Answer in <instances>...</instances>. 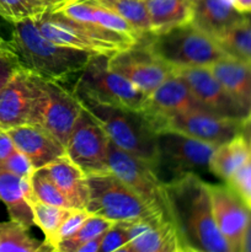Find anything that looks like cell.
I'll use <instances>...</instances> for the list:
<instances>
[{
  "label": "cell",
  "mask_w": 251,
  "mask_h": 252,
  "mask_svg": "<svg viewBox=\"0 0 251 252\" xmlns=\"http://www.w3.org/2000/svg\"><path fill=\"white\" fill-rule=\"evenodd\" d=\"M172 223L185 251L231 252L214 220L207 182L189 172L165 182Z\"/></svg>",
  "instance_id": "obj_1"
},
{
  "label": "cell",
  "mask_w": 251,
  "mask_h": 252,
  "mask_svg": "<svg viewBox=\"0 0 251 252\" xmlns=\"http://www.w3.org/2000/svg\"><path fill=\"white\" fill-rule=\"evenodd\" d=\"M11 42L24 66L42 78L54 81H62L80 73L96 56L47 38L37 26L36 16L14 24Z\"/></svg>",
  "instance_id": "obj_2"
},
{
  "label": "cell",
  "mask_w": 251,
  "mask_h": 252,
  "mask_svg": "<svg viewBox=\"0 0 251 252\" xmlns=\"http://www.w3.org/2000/svg\"><path fill=\"white\" fill-rule=\"evenodd\" d=\"M73 93L102 126L113 144L145 160L157 170V130L144 113L98 101L79 89H73Z\"/></svg>",
  "instance_id": "obj_3"
},
{
  "label": "cell",
  "mask_w": 251,
  "mask_h": 252,
  "mask_svg": "<svg viewBox=\"0 0 251 252\" xmlns=\"http://www.w3.org/2000/svg\"><path fill=\"white\" fill-rule=\"evenodd\" d=\"M139 41L174 69L211 66L225 56L213 37L204 33L191 22L150 33Z\"/></svg>",
  "instance_id": "obj_4"
},
{
  "label": "cell",
  "mask_w": 251,
  "mask_h": 252,
  "mask_svg": "<svg viewBox=\"0 0 251 252\" xmlns=\"http://www.w3.org/2000/svg\"><path fill=\"white\" fill-rule=\"evenodd\" d=\"M86 176L89 186L86 211L90 214L100 216L115 223L167 220L111 170Z\"/></svg>",
  "instance_id": "obj_5"
},
{
  "label": "cell",
  "mask_w": 251,
  "mask_h": 252,
  "mask_svg": "<svg viewBox=\"0 0 251 252\" xmlns=\"http://www.w3.org/2000/svg\"><path fill=\"white\" fill-rule=\"evenodd\" d=\"M39 31L52 41L94 54L112 56L137 41L91 22H81L51 10L36 16Z\"/></svg>",
  "instance_id": "obj_6"
},
{
  "label": "cell",
  "mask_w": 251,
  "mask_h": 252,
  "mask_svg": "<svg viewBox=\"0 0 251 252\" xmlns=\"http://www.w3.org/2000/svg\"><path fill=\"white\" fill-rule=\"evenodd\" d=\"M108 57L96 54L80 71L74 89L102 102L143 112L148 95L121 74L108 68Z\"/></svg>",
  "instance_id": "obj_7"
},
{
  "label": "cell",
  "mask_w": 251,
  "mask_h": 252,
  "mask_svg": "<svg viewBox=\"0 0 251 252\" xmlns=\"http://www.w3.org/2000/svg\"><path fill=\"white\" fill-rule=\"evenodd\" d=\"M108 167L150 207L172 221L166 186L152 164L122 150L110 140Z\"/></svg>",
  "instance_id": "obj_8"
},
{
  "label": "cell",
  "mask_w": 251,
  "mask_h": 252,
  "mask_svg": "<svg viewBox=\"0 0 251 252\" xmlns=\"http://www.w3.org/2000/svg\"><path fill=\"white\" fill-rule=\"evenodd\" d=\"M83 106L73 91L59 81L41 79V91L30 125L37 126L53 135L65 147Z\"/></svg>",
  "instance_id": "obj_9"
},
{
  "label": "cell",
  "mask_w": 251,
  "mask_h": 252,
  "mask_svg": "<svg viewBox=\"0 0 251 252\" xmlns=\"http://www.w3.org/2000/svg\"><path fill=\"white\" fill-rule=\"evenodd\" d=\"M214 150L216 147L209 143L176 130L161 129L157 132V172L164 169L176 179L189 172L209 171Z\"/></svg>",
  "instance_id": "obj_10"
},
{
  "label": "cell",
  "mask_w": 251,
  "mask_h": 252,
  "mask_svg": "<svg viewBox=\"0 0 251 252\" xmlns=\"http://www.w3.org/2000/svg\"><path fill=\"white\" fill-rule=\"evenodd\" d=\"M108 144L102 126L83 107L65 145L69 159L86 175L108 171Z\"/></svg>",
  "instance_id": "obj_11"
},
{
  "label": "cell",
  "mask_w": 251,
  "mask_h": 252,
  "mask_svg": "<svg viewBox=\"0 0 251 252\" xmlns=\"http://www.w3.org/2000/svg\"><path fill=\"white\" fill-rule=\"evenodd\" d=\"M108 68L125 76L147 95L174 71V68L153 54L140 41L108 57Z\"/></svg>",
  "instance_id": "obj_12"
},
{
  "label": "cell",
  "mask_w": 251,
  "mask_h": 252,
  "mask_svg": "<svg viewBox=\"0 0 251 252\" xmlns=\"http://www.w3.org/2000/svg\"><path fill=\"white\" fill-rule=\"evenodd\" d=\"M41 79L26 66L20 68L0 91V128L10 129L30 125L39 91Z\"/></svg>",
  "instance_id": "obj_13"
},
{
  "label": "cell",
  "mask_w": 251,
  "mask_h": 252,
  "mask_svg": "<svg viewBox=\"0 0 251 252\" xmlns=\"http://www.w3.org/2000/svg\"><path fill=\"white\" fill-rule=\"evenodd\" d=\"M241 122L243 121L221 117L206 108L197 107L166 118L159 130H176L218 147L241 133Z\"/></svg>",
  "instance_id": "obj_14"
},
{
  "label": "cell",
  "mask_w": 251,
  "mask_h": 252,
  "mask_svg": "<svg viewBox=\"0 0 251 252\" xmlns=\"http://www.w3.org/2000/svg\"><path fill=\"white\" fill-rule=\"evenodd\" d=\"M174 70L186 81L197 102L206 110L221 117L238 121H244L250 113L225 90L209 66L180 68Z\"/></svg>",
  "instance_id": "obj_15"
},
{
  "label": "cell",
  "mask_w": 251,
  "mask_h": 252,
  "mask_svg": "<svg viewBox=\"0 0 251 252\" xmlns=\"http://www.w3.org/2000/svg\"><path fill=\"white\" fill-rule=\"evenodd\" d=\"M214 220L231 252H240L251 209L228 185L208 184Z\"/></svg>",
  "instance_id": "obj_16"
},
{
  "label": "cell",
  "mask_w": 251,
  "mask_h": 252,
  "mask_svg": "<svg viewBox=\"0 0 251 252\" xmlns=\"http://www.w3.org/2000/svg\"><path fill=\"white\" fill-rule=\"evenodd\" d=\"M197 107L202 106L192 95L186 81L174 70L148 95L147 105L143 113L157 132L166 118Z\"/></svg>",
  "instance_id": "obj_17"
},
{
  "label": "cell",
  "mask_w": 251,
  "mask_h": 252,
  "mask_svg": "<svg viewBox=\"0 0 251 252\" xmlns=\"http://www.w3.org/2000/svg\"><path fill=\"white\" fill-rule=\"evenodd\" d=\"M129 244L122 252H185L175 224L170 220H140L128 224Z\"/></svg>",
  "instance_id": "obj_18"
},
{
  "label": "cell",
  "mask_w": 251,
  "mask_h": 252,
  "mask_svg": "<svg viewBox=\"0 0 251 252\" xmlns=\"http://www.w3.org/2000/svg\"><path fill=\"white\" fill-rule=\"evenodd\" d=\"M15 147L24 153L34 169H39L66 154L65 147L53 135L33 125H22L7 129Z\"/></svg>",
  "instance_id": "obj_19"
},
{
  "label": "cell",
  "mask_w": 251,
  "mask_h": 252,
  "mask_svg": "<svg viewBox=\"0 0 251 252\" xmlns=\"http://www.w3.org/2000/svg\"><path fill=\"white\" fill-rule=\"evenodd\" d=\"M189 22L214 39L245 20L228 0H189Z\"/></svg>",
  "instance_id": "obj_20"
},
{
  "label": "cell",
  "mask_w": 251,
  "mask_h": 252,
  "mask_svg": "<svg viewBox=\"0 0 251 252\" xmlns=\"http://www.w3.org/2000/svg\"><path fill=\"white\" fill-rule=\"evenodd\" d=\"M34 197L31 181L0 167V201L6 207L11 220L29 229L34 225L33 212L29 202Z\"/></svg>",
  "instance_id": "obj_21"
},
{
  "label": "cell",
  "mask_w": 251,
  "mask_h": 252,
  "mask_svg": "<svg viewBox=\"0 0 251 252\" xmlns=\"http://www.w3.org/2000/svg\"><path fill=\"white\" fill-rule=\"evenodd\" d=\"M47 171L74 209H86L89 199L88 176L68 155L46 165Z\"/></svg>",
  "instance_id": "obj_22"
},
{
  "label": "cell",
  "mask_w": 251,
  "mask_h": 252,
  "mask_svg": "<svg viewBox=\"0 0 251 252\" xmlns=\"http://www.w3.org/2000/svg\"><path fill=\"white\" fill-rule=\"evenodd\" d=\"M209 69L225 90L251 112V64L225 54Z\"/></svg>",
  "instance_id": "obj_23"
},
{
  "label": "cell",
  "mask_w": 251,
  "mask_h": 252,
  "mask_svg": "<svg viewBox=\"0 0 251 252\" xmlns=\"http://www.w3.org/2000/svg\"><path fill=\"white\" fill-rule=\"evenodd\" d=\"M250 155V142L243 133H239L228 142L216 147L209 161V171L226 182L245 164Z\"/></svg>",
  "instance_id": "obj_24"
},
{
  "label": "cell",
  "mask_w": 251,
  "mask_h": 252,
  "mask_svg": "<svg viewBox=\"0 0 251 252\" xmlns=\"http://www.w3.org/2000/svg\"><path fill=\"white\" fill-rule=\"evenodd\" d=\"M153 33L189 22V0H145Z\"/></svg>",
  "instance_id": "obj_25"
},
{
  "label": "cell",
  "mask_w": 251,
  "mask_h": 252,
  "mask_svg": "<svg viewBox=\"0 0 251 252\" xmlns=\"http://www.w3.org/2000/svg\"><path fill=\"white\" fill-rule=\"evenodd\" d=\"M54 251L46 241L32 238L29 228L17 221L0 223V252H49Z\"/></svg>",
  "instance_id": "obj_26"
},
{
  "label": "cell",
  "mask_w": 251,
  "mask_h": 252,
  "mask_svg": "<svg viewBox=\"0 0 251 252\" xmlns=\"http://www.w3.org/2000/svg\"><path fill=\"white\" fill-rule=\"evenodd\" d=\"M115 10L139 34L140 39L153 33L152 22L145 0H96Z\"/></svg>",
  "instance_id": "obj_27"
},
{
  "label": "cell",
  "mask_w": 251,
  "mask_h": 252,
  "mask_svg": "<svg viewBox=\"0 0 251 252\" xmlns=\"http://www.w3.org/2000/svg\"><path fill=\"white\" fill-rule=\"evenodd\" d=\"M216 41L225 54L251 64V25L245 20L217 37Z\"/></svg>",
  "instance_id": "obj_28"
},
{
  "label": "cell",
  "mask_w": 251,
  "mask_h": 252,
  "mask_svg": "<svg viewBox=\"0 0 251 252\" xmlns=\"http://www.w3.org/2000/svg\"><path fill=\"white\" fill-rule=\"evenodd\" d=\"M32 212H33L34 225L38 226L44 234V241L49 245V241L54 236L56 231L62 225L66 217L71 213L73 208H62V207L51 206L34 198L30 199Z\"/></svg>",
  "instance_id": "obj_29"
},
{
  "label": "cell",
  "mask_w": 251,
  "mask_h": 252,
  "mask_svg": "<svg viewBox=\"0 0 251 252\" xmlns=\"http://www.w3.org/2000/svg\"><path fill=\"white\" fill-rule=\"evenodd\" d=\"M31 186L34 196L38 201L46 204H51V206L62 207V208H73L68 198L64 196L56 182L52 180L46 166L34 170L31 177Z\"/></svg>",
  "instance_id": "obj_30"
},
{
  "label": "cell",
  "mask_w": 251,
  "mask_h": 252,
  "mask_svg": "<svg viewBox=\"0 0 251 252\" xmlns=\"http://www.w3.org/2000/svg\"><path fill=\"white\" fill-rule=\"evenodd\" d=\"M113 223L115 221H111L100 216L90 214L88 217V219L84 221L83 225L79 228V230L73 236H70V238L65 239V240L58 244L56 251L75 252L78 246L86 243V241L91 240V239L96 238V236L102 235L107 229H110L112 226Z\"/></svg>",
  "instance_id": "obj_31"
},
{
  "label": "cell",
  "mask_w": 251,
  "mask_h": 252,
  "mask_svg": "<svg viewBox=\"0 0 251 252\" xmlns=\"http://www.w3.org/2000/svg\"><path fill=\"white\" fill-rule=\"evenodd\" d=\"M91 9H93V16L95 24L110 30V31L120 33L122 36L128 37L134 41H139V34L135 32V30L123 19L121 15H118L115 10L100 4L96 0H91Z\"/></svg>",
  "instance_id": "obj_32"
},
{
  "label": "cell",
  "mask_w": 251,
  "mask_h": 252,
  "mask_svg": "<svg viewBox=\"0 0 251 252\" xmlns=\"http://www.w3.org/2000/svg\"><path fill=\"white\" fill-rule=\"evenodd\" d=\"M51 6L38 0H0V16L12 25L29 17L39 16Z\"/></svg>",
  "instance_id": "obj_33"
},
{
  "label": "cell",
  "mask_w": 251,
  "mask_h": 252,
  "mask_svg": "<svg viewBox=\"0 0 251 252\" xmlns=\"http://www.w3.org/2000/svg\"><path fill=\"white\" fill-rule=\"evenodd\" d=\"M22 66L24 64L11 39L0 37V91Z\"/></svg>",
  "instance_id": "obj_34"
},
{
  "label": "cell",
  "mask_w": 251,
  "mask_h": 252,
  "mask_svg": "<svg viewBox=\"0 0 251 252\" xmlns=\"http://www.w3.org/2000/svg\"><path fill=\"white\" fill-rule=\"evenodd\" d=\"M128 224L125 221H116L110 229L103 233L101 240L100 252H122L129 244Z\"/></svg>",
  "instance_id": "obj_35"
},
{
  "label": "cell",
  "mask_w": 251,
  "mask_h": 252,
  "mask_svg": "<svg viewBox=\"0 0 251 252\" xmlns=\"http://www.w3.org/2000/svg\"><path fill=\"white\" fill-rule=\"evenodd\" d=\"M89 216H90V213L86 209H73L71 213L66 217L65 220L59 226L58 230L56 231L52 240L49 241V246L56 251L58 244L73 236L79 230V228L83 225L84 221L88 219Z\"/></svg>",
  "instance_id": "obj_36"
},
{
  "label": "cell",
  "mask_w": 251,
  "mask_h": 252,
  "mask_svg": "<svg viewBox=\"0 0 251 252\" xmlns=\"http://www.w3.org/2000/svg\"><path fill=\"white\" fill-rule=\"evenodd\" d=\"M226 185L251 209V155L245 164L226 181Z\"/></svg>",
  "instance_id": "obj_37"
},
{
  "label": "cell",
  "mask_w": 251,
  "mask_h": 252,
  "mask_svg": "<svg viewBox=\"0 0 251 252\" xmlns=\"http://www.w3.org/2000/svg\"><path fill=\"white\" fill-rule=\"evenodd\" d=\"M0 167L11 172V174L16 175V176L21 177V179L29 180V181H31L32 175H33L34 170H36L33 165H32V162L30 161L29 158L24 153L20 152L17 148L10 154L7 159H5L0 164Z\"/></svg>",
  "instance_id": "obj_38"
},
{
  "label": "cell",
  "mask_w": 251,
  "mask_h": 252,
  "mask_svg": "<svg viewBox=\"0 0 251 252\" xmlns=\"http://www.w3.org/2000/svg\"><path fill=\"white\" fill-rule=\"evenodd\" d=\"M15 149H16V147H15L7 130L0 128V164L5 159H7Z\"/></svg>",
  "instance_id": "obj_39"
},
{
  "label": "cell",
  "mask_w": 251,
  "mask_h": 252,
  "mask_svg": "<svg viewBox=\"0 0 251 252\" xmlns=\"http://www.w3.org/2000/svg\"><path fill=\"white\" fill-rule=\"evenodd\" d=\"M102 235L96 236V238H94V239H91V240L86 241V243L81 244L80 246H78V248H76L75 252H100Z\"/></svg>",
  "instance_id": "obj_40"
},
{
  "label": "cell",
  "mask_w": 251,
  "mask_h": 252,
  "mask_svg": "<svg viewBox=\"0 0 251 252\" xmlns=\"http://www.w3.org/2000/svg\"><path fill=\"white\" fill-rule=\"evenodd\" d=\"M240 252H251V217L250 220H249L248 228L245 230V234H244Z\"/></svg>",
  "instance_id": "obj_41"
},
{
  "label": "cell",
  "mask_w": 251,
  "mask_h": 252,
  "mask_svg": "<svg viewBox=\"0 0 251 252\" xmlns=\"http://www.w3.org/2000/svg\"><path fill=\"white\" fill-rule=\"evenodd\" d=\"M241 133L248 138L251 144V112L249 113L248 117L241 122Z\"/></svg>",
  "instance_id": "obj_42"
},
{
  "label": "cell",
  "mask_w": 251,
  "mask_h": 252,
  "mask_svg": "<svg viewBox=\"0 0 251 252\" xmlns=\"http://www.w3.org/2000/svg\"><path fill=\"white\" fill-rule=\"evenodd\" d=\"M234 6L243 14L251 11V0H235Z\"/></svg>",
  "instance_id": "obj_43"
},
{
  "label": "cell",
  "mask_w": 251,
  "mask_h": 252,
  "mask_svg": "<svg viewBox=\"0 0 251 252\" xmlns=\"http://www.w3.org/2000/svg\"><path fill=\"white\" fill-rule=\"evenodd\" d=\"M38 1H41V2H43V4H46V5H48V6H53L54 4H57V2H59L58 0H38Z\"/></svg>",
  "instance_id": "obj_44"
},
{
  "label": "cell",
  "mask_w": 251,
  "mask_h": 252,
  "mask_svg": "<svg viewBox=\"0 0 251 252\" xmlns=\"http://www.w3.org/2000/svg\"><path fill=\"white\" fill-rule=\"evenodd\" d=\"M244 19H245L246 22H249V24L251 25V11L250 12H246V14H244Z\"/></svg>",
  "instance_id": "obj_45"
}]
</instances>
